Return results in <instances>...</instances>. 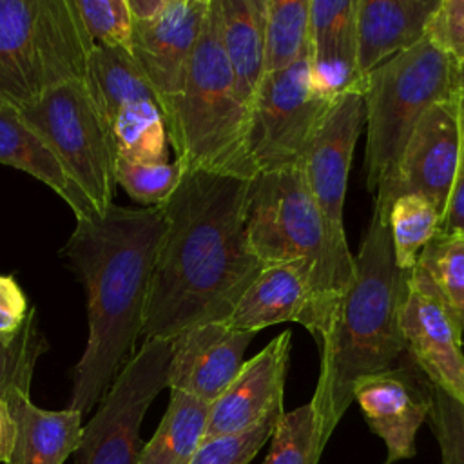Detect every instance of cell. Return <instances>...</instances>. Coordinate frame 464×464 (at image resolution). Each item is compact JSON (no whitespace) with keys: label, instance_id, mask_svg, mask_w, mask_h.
Here are the masks:
<instances>
[{"label":"cell","instance_id":"cell-1","mask_svg":"<svg viewBox=\"0 0 464 464\" xmlns=\"http://www.w3.org/2000/svg\"><path fill=\"white\" fill-rule=\"evenodd\" d=\"M250 185L236 176L183 170L161 205L165 234L149 286L145 341L227 321L254 283L263 265L246 237Z\"/></svg>","mask_w":464,"mask_h":464},{"label":"cell","instance_id":"cell-2","mask_svg":"<svg viewBox=\"0 0 464 464\" xmlns=\"http://www.w3.org/2000/svg\"><path fill=\"white\" fill-rule=\"evenodd\" d=\"M163 234L161 207L112 203L102 216L76 219L62 254L85 286L89 334L67 408L89 413L132 357Z\"/></svg>","mask_w":464,"mask_h":464},{"label":"cell","instance_id":"cell-3","mask_svg":"<svg viewBox=\"0 0 464 464\" xmlns=\"http://www.w3.org/2000/svg\"><path fill=\"white\" fill-rule=\"evenodd\" d=\"M353 259V281L319 344V379L310 399L324 446L353 402L355 384L406 353L401 312L410 272L395 265L386 214L373 210Z\"/></svg>","mask_w":464,"mask_h":464},{"label":"cell","instance_id":"cell-4","mask_svg":"<svg viewBox=\"0 0 464 464\" xmlns=\"http://www.w3.org/2000/svg\"><path fill=\"white\" fill-rule=\"evenodd\" d=\"M246 237L263 266L290 261L312 265L317 301L332 328L353 281L355 259L348 241L337 237L326 223L299 167L263 172L252 179Z\"/></svg>","mask_w":464,"mask_h":464},{"label":"cell","instance_id":"cell-5","mask_svg":"<svg viewBox=\"0 0 464 464\" xmlns=\"http://www.w3.org/2000/svg\"><path fill=\"white\" fill-rule=\"evenodd\" d=\"M248 116L219 40L214 0H208L181 96L165 125L169 145L183 169L254 179Z\"/></svg>","mask_w":464,"mask_h":464},{"label":"cell","instance_id":"cell-6","mask_svg":"<svg viewBox=\"0 0 464 464\" xmlns=\"http://www.w3.org/2000/svg\"><path fill=\"white\" fill-rule=\"evenodd\" d=\"M92 49L74 0H0V103L22 111L83 80Z\"/></svg>","mask_w":464,"mask_h":464},{"label":"cell","instance_id":"cell-7","mask_svg":"<svg viewBox=\"0 0 464 464\" xmlns=\"http://www.w3.org/2000/svg\"><path fill=\"white\" fill-rule=\"evenodd\" d=\"M455 92L453 62L426 38L368 74L362 98L370 192L393 170L426 111Z\"/></svg>","mask_w":464,"mask_h":464},{"label":"cell","instance_id":"cell-8","mask_svg":"<svg viewBox=\"0 0 464 464\" xmlns=\"http://www.w3.org/2000/svg\"><path fill=\"white\" fill-rule=\"evenodd\" d=\"M56 152L102 216L112 205L116 145L83 80L60 83L16 111Z\"/></svg>","mask_w":464,"mask_h":464},{"label":"cell","instance_id":"cell-9","mask_svg":"<svg viewBox=\"0 0 464 464\" xmlns=\"http://www.w3.org/2000/svg\"><path fill=\"white\" fill-rule=\"evenodd\" d=\"M172 339H147L123 364L96 413L82 430L76 464H136L141 451V420L169 388Z\"/></svg>","mask_w":464,"mask_h":464},{"label":"cell","instance_id":"cell-10","mask_svg":"<svg viewBox=\"0 0 464 464\" xmlns=\"http://www.w3.org/2000/svg\"><path fill=\"white\" fill-rule=\"evenodd\" d=\"M332 102L315 91L308 54L286 69L265 74L248 116V154L256 172L299 167Z\"/></svg>","mask_w":464,"mask_h":464},{"label":"cell","instance_id":"cell-11","mask_svg":"<svg viewBox=\"0 0 464 464\" xmlns=\"http://www.w3.org/2000/svg\"><path fill=\"white\" fill-rule=\"evenodd\" d=\"M464 152L457 92L433 103L413 129L401 160L377 185L373 210L388 214L404 194H419L444 212Z\"/></svg>","mask_w":464,"mask_h":464},{"label":"cell","instance_id":"cell-12","mask_svg":"<svg viewBox=\"0 0 464 464\" xmlns=\"http://www.w3.org/2000/svg\"><path fill=\"white\" fill-rule=\"evenodd\" d=\"M208 0H169L152 22L132 24L130 58L150 89L165 125L181 96Z\"/></svg>","mask_w":464,"mask_h":464},{"label":"cell","instance_id":"cell-13","mask_svg":"<svg viewBox=\"0 0 464 464\" xmlns=\"http://www.w3.org/2000/svg\"><path fill=\"white\" fill-rule=\"evenodd\" d=\"M401 330L408 359L431 386L464 406V332L417 266L408 277Z\"/></svg>","mask_w":464,"mask_h":464},{"label":"cell","instance_id":"cell-14","mask_svg":"<svg viewBox=\"0 0 464 464\" xmlns=\"http://www.w3.org/2000/svg\"><path fill=\"white\" fill-rule=\"evenodd\" d=\"M364 125V98L361 92L337 96L301 160L303 179L337 237L346 239L343 208L355 143Z\"/></svg>","mask_w":464,"mask_h":464},{"label":"cell","instance_id":"cell-15","mask_svg":"<svg viewBox=\"0 0 464 464\" xmlns=\"http://www.w3.org/2000/svg\"><path fill=\"white\" fill-rule=\"evenodd\" d=\"M353 401L386 446L384 464L415 457L417 431L431 408V384L410 359L362 377L353 388Z\"/></svg>","mask_w":464,"mask_h":464},{"label":"cell","instance_id":"cell-16","mask_svg":"<svg viewBox=\"0 0 464 464\" xmlns=\"http://www.w3.org/2000/svg\"><path fill=\"white\" fill-rule=\"evenodd\" d=\"M290 350L292 332L285 330L241 364L232 382L208 404L205 439L246 431L285 411L283 397Z\"/></svg>","mask_w":464,"mask_h":464},{"label":"cell","instance_id":"cell-17","mask_svg":"<svg viewBox=\"0 0 464 464\" xmlns=\"http://www.w3.org/2000/svg\"><path fill=\"white\" fill-rule=\"evenodd\" d=\"M288 321L303 324L319 344L330 330L317 301L314 268L306 261L263 266L223 323L232 330L257 334Z\"/></svg>","mask_w":464,"mask_h":464},{"label":"cell","instance_id":"cell-18","mask_svg":"<svg viewBox=\"0 0 464 464\" xmlns=\"http://www.w3.org/2000/svg\"><path fill=\"white\" fill-rule=\"evenodd\" d=\"M254 332L232 330L227 323H205L172 339L169 390L183 392L207 404L232 382Z\"/></svg>","mask_w":464,"mask_h":464},{"label":"cell","instance_id":"cell-19","mask_svg":"<svg viewBox=\"0 0 464 464\" xmlns=\"http://www.w3.org/2000/svg\"><path fill=\"white\" fill-rule=\"evenodd\" d=\"M355 16L357 0H310V78L328 100L364 92L355 69Z\"/></svg>","mask_w":464,"mask_h":464},{"label":"cell","instance_id":"cell-20","mask_svg":"<svg viewBox=\"0 0 464 464\" xmlns=\"http://www.w3.org/2000/svg\"><path fill=\"white\" fill-rule=\"evenodd\" d=\"M439 4L440 0H357L355 69L362 85L373 69L424 38Z\"/></svg>","mask_w":464,"mask_h":464},{"label":"cell","instance_id":"cell-21","mask_svg":"<svg viewBox=\"0 0 464 464\" xmlns=\"http://www.w3.org/2000/svg\"><path fill=\"white\" fill-rule=\"evenodd\" d=\"M0 163L24 170L54 190L76 219L100 216L49 143L11 107L0 103Z\"/></svg>","mask_w":464,"mask_h":464},{"label":"cell","instance_id":"cell-22","mask_svg":"<svg viewBox=\"0 0 464 464\" xmlns=\"http://www.w3.org/2000/svg\"><path fill=\"white\" fill-rule=\"evenodd\" d=\"M14 426V446L5 464H63L82 440V413L71 408L44 410L27 393L7 401Z\"/></svg>","mask_w":464,"mask_h":464},{"label":"cell","instance_id":"cell-23","mask_svg":"<svg viewBox=\"0 0 464 464\" xmlns=\"http://www.w3.org/2000/svg\"><path fill=\"white\" fill-rule=\"evenodd\" d=\"M214 5L225 56L250 109L265 76V0H214Z\"/></svg>","mask_w":464,"mask_h":464},{"label":"cell","instance_id":"cell-24","mask_svg":"<svg viewBox=\"0 0 464 464\" xmlns=\"http://www.w3.org/2000/svg\"><path fill=\"white\" fill-rule=\"evenodd\" d=\"M207 419V402L170 390L169 406L136 464H188L205 440Z\"/></svg>","mask_w":464,"mask_h":464},{"label":"cell","instance_id":"cell-25","mask_svg":"<svg viewBox=\"0 0 464 464\" xmlns=\"http://www.w3.org/2000/svg\"><path fill=\"white\" fill-rule=\"evenodd\" d=\"M83 83L109 129L125 103L154 100L130 54L123 51L94 45L87 60Z\"/></svg>","mask_w":464,"mask_h":464},{"label":"cell","instance_id":"cell-26","mask_svg":"<svg viewBox=\"0 0 464 464\" xmlns=\"http://www.w3.org/2000/svg\"><path fill=\"white\" fill-rule=\"evenodd\" d=\"M265 74L310 53V0H265Z\"/></svg>","mask_w":464,"mask_h":464},{"label":"cell","instance_id":"cell-27","mask_svg":"<svg viewBox=\"0 0 464 464\" xmlns=\"http://www.w3.org/2000/svg\"><path fill=\"white\" fill-rule=\"evenodd\" d=\"M111 132L116 156L141 163H167V129L156 100L125 103L114 116Z\"/></svg>","mask_w":464,"mask_h":464},{"label":"cell","instance_id":"cell-28","mask_svg":"<svg viewBox=\"0 0 464 464\" xmlns=\"http://www.w3.org/2000/svg\"><path fill=\"white\" fill-rule=\"evenodd\" d=\"M395 265L411 272L422 248L440 230V212L419 194L399 196L386 214Z\"/></svg>","mask_w":464,"mask_h":464},{"label":"cell","instance_id":"cell-29","mask_svg":"<svg viewBox=\"0 0 464 464\" xmlns=\"http://www.w3.org/2000/svg\"><path fill=\"white\" fill-rule=\"evenodd\" d=\"M464 332V236L437 232L415 265Z\"/></svg>","mask_w":464,"mask_h":464},{"label":"cell","instance_id":"cell-30","mask_svg":"<svg viewBox=\"0 0 464 464\" xmlns=\"http://www.w3.org/2000/svg\"><path fill=\"white\" fill-rule=\"evenodd\" d=\"M324 444L310 402L283 411L270 437V450L263 464H319Z\"/></svg>","mask_w":464,"mask_h":464},{"label":"cell","instance_id":"cell-31","mask_svg":"<svg viewBox=\"0 0 464 464\" xmlns=\"http://www.w3.org/2000/svg\"><path fill=\"white\" fill-rule=\"evenodd\" d=\"M45 334L38 326L36 310L25 328L11 343H0V399L9 401L16 393L31 395V381L38 359L47 352Z\"/></svg>","mask_w":464,"mask_h":464},{"label":"cell","instance_id":"cell-32","mask_svg":"<svg viewBox=\"0 0 464 464\" xmlns=\"http://www.w3.org/2000/svg\"><path fill=\"white\" fill-rule=\"evenodd\" d=\"M183 170L178 160L172 163H141L116 156L114 183L134 201L145 207H161L176 190Z\"/></svg>","mask_w":464,"mask_h":464},{"label":"cell","instance_id":"cell-33","mask_svg":"<svg viewBox=\"0 0 464 464\" xmlns=\"http://www.w3.org/2000/svg\"><path fill=\"white\" fill-rule=\"evenodd\" d=\"M94 45L130 54L132 20L127 0H74Z\"/></svg>","mask_w":464,"mask_h":464},{"label":"cell","instance_id":"cell-34","mask_svg":"<svg viewBox=\"0 0 464 464\" xmlns=\"http://www.w3.org/2000/svg\"><path fill=\"white\" fill-rule=\"evenodd\" d=\"M279 417H268L241 433L205 439L188 464H250L270 440Z\"/></svg>","mask_w":464,"mask_h":464},{"label":"cell","instance_id":"cell-35","mask_svg":"<svg viewBox=\"0 0 464 464\" xmlns=\"http://www.w3.org/2000/svg\"><path fill=\"white\" fill-rule=\"evenodd\" d=\"M428 420L435 433L440 462L464 464V406L431 386V408Z\"/></svg>","mask_w":464,"mask_h":464},{"label":"cell","instance_id":"cell-36","mask_svg":"<svg viewBox=\"0 0 464 464\" xmlns=\"http://www.w3.org/2000/svg\"><path fill=\"white\" fill-rule=\"evenodd\" d=\"M424 38L455 67L464 65V0H440L426 25Z\"/></svg>","mask_w":464,"mask_h":464},{"label":"cell","instance_id":"cell-37","mask_svg":"<svg viewBox=\"0 0 464 464\" xmlns=\"http://www.w3.org/2000/svg\"><path fill=\"white\" fill-rule=\"evenodd\" d=\"M33 312L20 283L11 274H0V343L14 341Z\"/></svg>","mask_w":464,"mask_h":464},{"label":"cell","instance_id":"cell-38","mask_svg":"<svg viewBox=\"0 0 464 464\" xmlns=\"http://www.w3.org/2000/svg\"><path fill=\"white\" fill-rule=\"evenodd\" d=\"M440 232L464 236V152L446 208L440 216Z\"/></svg>","mask_w":464,"mask_h":464},{"label":"cell","instance_id":"cell-39","mask_svg":"<svg viewBox=\"0 0 464 464\" xmlns=\"http://www.w3.org/2000/svg\"><path fill=\"white\" fill-rule=\"evenodd\" d=\"M14 435H16V426H14L11 408L5 401L0 399V462L4 464L9 460V455L13 451Z\"/></svg>","mask_w":464,"mask_h":464},{"label":"cell","instance_id":"cell-40","mask_svg":"<svg viewBox=\"0 0 464 464\" xmlns=\"http://www.w3.org/2000/svg\"><path fill=\"white\" fill-rule=\"evenodd\" d=\"M169 0H127L132 24H147L156 20L167 7Z\"/></svg>","mask_w":464,"mask_h":464},{"label":"cell","instance_id":"cell-41","mask_svg":"<svg viewBox=\"0 0 464 464\" xmlns=\"http://www.w3.org/2000/svg\"><path fill=\"white\" fill-rule=\"evenodd\" d=\"M455 89L457 92L464 94V65L455 67Z\"/></svg>","mask_w":464,"mask_h":464},{"label":"cell","instance_id":"cell-42","mask_svg":"<svg viewBox=\"0 0 464 464\" xmlns=\"http://www.w3.org/2000/svg\"><path fill=\"white\" fill-rule=\"evenodd\" d=\"M459 98V112H460V125H462V134H464V94L457 92Z\"/></svg>","mask_w":464,"mask_h":464}]
</instances>
